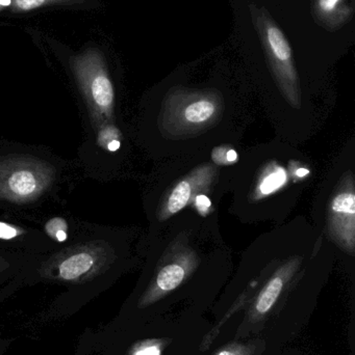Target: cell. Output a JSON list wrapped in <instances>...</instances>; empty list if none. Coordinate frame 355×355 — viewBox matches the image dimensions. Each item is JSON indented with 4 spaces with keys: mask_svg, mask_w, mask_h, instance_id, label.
<instances>
[{
    "mask_svg": "<svg viewBox=\"0 0 355 355\" xmlns=\"http://www.w3.org/2000/svg\"><path fill=\"white\" fill-rule=\"evenodd\" d=\"M317 178L315 162L295 144L277 137L247 148L231 181L229 213L243 223L283 225Z\"/></svg>",
    "mask_w": 355,
    "mask_h": 355,
    "instance_id": "obj_1",
    "label": "cell"
},
{
    "mask_svg": "<svg viewBox=\"0 0 355 355\" xmlns=\"http://www.w3.org/2000/svg\"><path fill=\"white\" fill-rule=\"evenodd\" d=\"M251 110L213 92L174 93L150 110L160 162L229 143H241Z\"/></svg>",
    "mask_w": 355,
    "mask_h": 355,
    "instance_id": "obj_2",
    "label": "cell"
},
{
    "mask_svg": "<svg viewBox=\"0 0 355 355\" xmlns=\"http://www.w3.org/2000/svg\"><path fill=\"white\" fill-rule=\"evenodd\" d=\"M244 151L241 143H229L160 162L149 208L152 231L185 209L220 204Z\"/></svg>",
    "mask_w": 355,
    "mask_h": 355,
    "instance_id": "obj_3",
    "label": "cell"
},
{
    "mask_svg": "<svg viewBox=\"0 0 355 355\" xmlns=\"http://www.w3.org/2000/svg\"><path fill=\"white\" fill-rule=\"evenodd\" d=\"M313 204V225L335 252L355 256L354 145L340 153L319 184Z\"/></svg>",
    "mask_w": 355,
    "mask_h": 355,
    "instance_id": "obj_4",
    "label": "cell"
},
{
    "mask_svg": "<svg viewBox=\"0 0 355 355\" xmlns=\"http://www.w3.org/2000/svg\"><path fill=\"white\" fill-rule=\"evenodd\" d=\"M54 180V168L35 158L15 156L0 162V198L28 202L39 198Z\"/></svg>",
    "mask_w": 355,
    "mask_h": 355,
    "instance_id": "obj_5",
    "label": "cell"
},
{
    "mask_svg": "<svg viewBox=\"0 0 355 355\" xmlns=\"http://www.w3.org/2000/svg\"><path fill=\"white\" fill-rule=\"evenodd\" d=\"M75 70L92 110L101 118H112L115 103L114 87L101 62L95 56H87L77 62Z\"/></svg>",
    "mask_w": 355,
    "mask_h": 355,
    "instance_id": "obj_6",
    "label": "cell"
},
{
    "mask_svg": "<svg viewBox=\"0 0 355 355\" xmlns=\"http://www.w3.org/2000/svg\"><path fill=\"white\" fill-rule=\"evenodd\" d=\"M106 254L100 250L83 248L63 259L56 266V277L62 281L77 282L91 277L101 269Z\"/></svg>",
    "mask_w": 355,
    "mask_h": 355,
    "instance_id": "obj_7",
    "label": "cell"
},
{
    "mask_svg": "<svg viewBox=\"0 0 355 355\" xmlns=\"http://www.w3.org/2000/svg\"><path fill=\"white\" fill-rule=\"evenodd\" d=\"M265 350V343L263 340H252V341L233 342L223 346L213 355H261Z\"/></svg>",
    "mask_w": 355,
    "mask_h": 355,
    "instance_id": "obj_8",
    "label": "cell"
},
{
    "mask_svg": "<svg viewBox=\"0 0 355 355\" xmlns=\"http://www.w3.org/2000/svg\"><path fill=\"white\" fill-rule=\"evenodd\" d=\"M268 42L277 60L281 62H288L291 60V47H290L285 35L279 28L270 27L268 29Z\"/></svg>",
    "mask_w": 355,
    "mask_h": 355,
    "instance_id": "obj_9",
    "label": "cell"
},
{
    "mask_svg": "<svg viewBox=\"0 0 355 355\" xmlns=\"http://www.w3.org/2000/svg\"><path fill=\"white\" fill-rule=\"evenodd\" d=\"M169 342L164 339H149L135 344L131 355H162Z\"/></svg>",
    "mask_w": 355,
    "mask_h": 355,
    "instance_id": "obj_10",
    "label": "cell"
},
{
    "mask_svg": "<svg viewBox=\"0 0 355 355\" xmlns=\"http://www.w3.org/2000/svg\"><path fill=\"white\" fill-rule=\"evenodd\" d=\"M68 225L63 218H53L46 225V230L51 237H56V234L60 231H67Z\"/></svg>",
    "mask_w": 355,
    "mask_h": 355,
    "instance_id": "obj_11",
    "label": "cell"
},
{
    "mask_svg": "<svg viewBox=\"0 0 355 355\" xmlns=\"http://www.w3.org/2000/svg\"><path fill=\"white\" fill-rule=\"evenodd\" d=\"M20 234V231L8 223H0V239H13Z\"/></svg>",
    "mask_w": 355,
    "mask_h": 355,
    "instance_id": "obj_12",
    "label": "cell"
},
{
    "mask_svg": "<svg viewBox=\"0 0 355 355\" xmlns=\"http://www.w3.org/2000/svg\"><path fill=\"white\" fill-rule=\"evenodd\" d=\"M46 0H15V6L20 10H31L45 3Z\"/></svg>",
    "mask_w": 355,
    "mask_h": 355,
    "instance_id": "obj_13",
    "label": "cell"
},
{
    "mask_svg": "<svg viewBox=\"0 0 355 355\" xmlns=\"http://www.w3.org/2000/svg\"><path fill=\"white\" fill-rule=\"evenodd\" d=\"M340 0H319L320 8L325 12H331L339 3Z\"/></svg>",
    "mask_w": 355,
    "mask_h": 355,
    "instance_id": "obj_14",
    "label": "cell"
},
{
    "mask_svg": "<svg viewBox=\"0 0 355 355\" xmlns=\"http://www.w3.org/2000/svg\"><path fill=\"white\" fill-rule=\"evenodd\" d=\"M120 141H119V139H114V141H110V143L108 144L106 148H108V150H110V151L116 152L120 149Z\"/></svg>",
    "mask_w": 355,
    "mask_h": 355,
    "instance_id": "obj_15",
    "label": "cell"
},
{
    "mask_svg": "<svg viewBox=\"0 0 355 355\" xmlns=\"http://www.w3.org/2000/svg\"><path fill=\"white\" fill-rule=\"evenodd\" d=\"M8 266V263H6V261L3 260V259L0 258V271L3 270V269H6V267Z\"/></svg>",
    "mask_w": 355,
    "mask_h": 355,
    "instance_id": "obj_16",
    "label": "cell"
},
{
    "mask_svg": "<svg viewBox=\"0 0 355 355\" xmlns=\"http://www.w3.org/2000/svg\"><path fill=\"white\" fill-rule=\"evenodd\" d=\"M10 2H12V0H0L1 6H10Z\"/></svg>",
    "mask_w": 355,
    "mask_h": 355,
    "instance_id": "obj_17",
    "label": "cell"
}]
</instances>
